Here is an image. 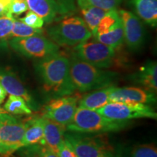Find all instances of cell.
Returning a JSON list of instances; mask_svg holds the SVG:
<instances>
[{"label": "cell", "mask_w": 157, "mask_h": 157, "mask_svg": "<svg viewBox=\"0 0 157 157\" xmlns=\"http://www.w3.org/2000/svg\"><path fill=\"white\" fill-rule=\"evenodd\" d=\"M124 157H157V149L154 144H140L133 147Z\"/></svg>", "instance_id": "cell-24"}, {"label": "cell", "mask_w": 157, "mask_h": 157, "mask_svg": "<svg viewBox=\"0 0 157 157\" xmlns=\"http://www.w3.org/2000/svg\"><path fill=\"white\" fill-rule=\"evenodd\" d=\"M0 84L10 95L23 98L29 107L33 106V100L26 88L14 73L0 68Z\"/></svg>", "instance_id": "cell-13"}, {"label": "cell", "mask_w": 157, "mask_h": 157, "mask_svg": "<svg viewBox=\"0 0 157 157\" xmlns=\"http://www.w3.org/2000/svg\"><path fill=\"white\" fill-rule=\"evenodd\" d=\"M89 5L105 11L117 10L122 0H86Z\"/></svg>", "instance_id": "cell-26"}, {"label": "cell", "mask_w": 157, "mask_h": 157, "mask_svg": "<svg viewBox=\"0 0 157 157\" xmlns=\"http://www.w3.org/2000/svg\"><path fill=\"white\" fill-rule=\"evenodd\" d=\"M9 44L13 50L27 58L42 59L58 53L59 46L42 35L13 38Z\"/></svg>", "instance_id": "cell-6"}, {"label": "cell", "mask_w": 157, "mask_h": 157, "mask_svg": "<svg viewBox=\"0 0 157 157\" xmlns=\"http://www.w3.org/2000/svg\"><path fill=\"white\" fill-rule=\"evenodd\" d=\"M25 2L29 10L42 17L45 23H51L58 14L54 0H25Z\"/></svg>", "instance_id": "cell-19"}, {"label": "cell", "mask_w": 157, "mask_h": 157, "mask_svg": "<svg viewBox=\"0 0 157 157\" xmlns=\"http://www.w3.org/2000/svg\"><path fill=\"white\" fill-rule=\"evenodd\" d=\"M135 14L152 27L157 25V0H129Z\"/></svg>", "instance_id": "cell-15"}, {"label": "cell", "mask_w": 157, "mask_h": 157, "mask_svg": "<svg viewBox=\"0 0 157 157\" xmlns=\"http://www.w3.org/2000/svg\"><path fill=\"white\" fill-rule=\"evenodd\" d=\"M7 112H6V111L4 109H2V108H1L0 107V114H1V113H6Z\"/></svg>", "instance_id": "cell-36"}, {"label": "cell", "mask_w": 157, "mask_h": 157, "mask_svg": "<svg viewBox=\"0 0 157 157\" xmlns=\"http://www.w3.org/2000/svg\"><path fill=\"white\" fill-rule=\"evenodd\" d=\"M44 118L41 116L25 121L27 127L23 137V147L37 144L46 145L44 139Z\"/></svg>", "instance_id": "cell-16"}, {"label": "cell", "mask_w": 157, "mask_h": 157, "mask_svg": "<svg viewBox=\"0 0 157 157\" xmlns=\"http://www.w3.org/2000/svg\"><path fill=\"white\" fill-rule=\"evenodd\" d=\"M109 103H140L147 105L156 103V93L134 87H116L110 93Z\"/></svg>", "instance_id": "cell-12"}, {"label": "cell", "mask_w": 157, "mask_h": 157, "mask_svg": "<svg viewBox=\"0 0 157 157\" xmlns=\"http://www.w3.org/2000/svg\"><path fill=\"white\" fill-rule=\"evenodd\" d=\"M113 85L93 90L79 98L78 107L90 110H97L109 103V97Z\"/></svg>", "instance_id": "cell-17"}, {"label": "cell", "mask_w": 157, "mask_h": 157, "mask_svg": "<svg viewBox=\"0 0 157 157\" xmlns=\"http://www.w3.org/2000/svg\"><path fill=\"white\" fill-rule=\"evenodd\" d=\"M28 10V6L25 1H12L6 9V15L10 17H13V15L18 16Z\"/></svg>", "instance_id": "cell-28"}, {"label": "cell", "mask_w": 157, "mask_h": 157, "mask_svg": "<svg viewBox=\"0 0 157 157\" xmlns=\"http://www.w3.org/2000/svg\"><path fill=\"white\" fill-rule=\"evenodd\" d=\"M78 100L72 95L56 98L43 108L42 117L66 127L73 119Z\"/></svg>", "instance_id": "cell-9"}, {"label": "cell", "mask_w": 157, "mask_h": 157, "mask_svg": "<svg viewBox=\"0 0 157 157\" xmlns=\"http://www.w3.org/2000/svg\"><path fill=\"white\" fill-rule=\"evenodd\" d=\"M50 40L58 46L74 47L91 38V31L82 17L71 16L63 19L47 30Z\"/></svg>", "instance_id": "cell-4"}, {"label": "cell", "mask_w": 157, "mask_h": 157, "mask_svg": "<svg viewBox=\"0 0 157 157\" xmlns=\"http://www.w3.org/2000/svg\"><path fill=\"white\" fill-rule=\"evenodd\" d=\"M18 20L25 25L35 29H42L44 23V20L42 17L31 10H29L24 17Z\"/></svg>", "instance_id": "cell-27"}, {"label": "cell", "mask_w": 157, "mask_h": 157, "mask_svg": "<svg viewBox=\"0 0 157 157\" xmlns=\"http://www.w3.org/2000/svg\"><path fill=\"white\" fill-rule=\"evenodd\" d=\"M5 15H6V9L3 6L0 5V16H2Z\"/></svg>", "instance_id": "cell-35"}, {"label": "cell", "mask_w": 157, "mask_h": 157, "mask_svg": "<svg viewBox=\"0 0 157 157\" xmlns=\"http://www.w3.org/2000/svg\"><path fill=\"white\" fill-rule=\"evenodd\" d=\"M131 78L145 90L156 93L157 90V64L156 61H148L140 70L132 75Z\"/></svg>", "instance_id": "cell-14"}, {"label": "cell", "mask_w": 157, "mask_h": 157, "mask_svg": "<svg viewBox=\"0 0 157 157\" xmlns=\"http://www.w3.org/2000/svg\"><path fill=\"white\" fill-rule=\"evenodd\" d=\"M57 154L59 157H78L69 144L65 140L59 146Z\"/></svg>", "instance_id": "cell-30"}, {"label": "cell", "mask_w": 157, "mask_h": 157, "mask_svg": "<svg viewBox=\"0 0 157 157\" xmlns=\"http://www.w3.org/2000/svg\"><path fill=\"white\" fill-rule=\"evenodd\" d=\"M40 157H59L58 155L54 151L49 148L48 146H44L42 147V151H41L40 154H39Z\"/></svg>", "instance_id": "cell-31"}, {"label": "cell", "mask_w": 157, "mask_h": 157, "mask_svg": "<svg viewBox=\"0 0 157 157\" xmlns=\"http://www.w3.org/2000/svg\"><path fill=\"white\" fill-rule=\"evenodd\" d=\"M12 153L7 149L6 147L4 146V144L2 142L1 139H0V155H6V156H10Z\"/></svg>", "instance_id": "cell-32"}, {"label": "cell", "mask_w": 157, "mask_h": 157, "mask_svg": "<svg viewBox=\"0 0 157 157\" xmlns=\"http://www.w3.org/2000/svg\"><path fill=\"white\" fill-rule=\"evenodd\" d=\"M94 38L95 40L103 43L104 44L108 45L114 50L120 47L124 42L123 25L121 17L117 24L109 31H108L105 34L95 36Z\"/></svg>", "instance_id": "cell-20"}, {"label": "cell", "mask_w": 157, "mask_h": 157, "mask_svg": "<svg viewBox=\"0 0 157 157\" xmlns=\"http://www.w3.org/2000/svg\"><path fill=\"white\" fill-rule=\"evenodd\" d=\"M75 1L76 0H54L58 7V14L65 15L75 11Z\"/></svg>", "instance_id": "cell-29"}, {"label": "cell", "mask_w": 157, "mask_h": 157, "mask_svg": "<svg viewBox=\"0 0 157 157\" xmlns=\"http://www.w3.org/2000/svg\"><path fill=\"white\" fill-rule=\"evenodd\" d=\"M66 127L44 118V139L49 148L57 153L60 145L64 140Z\"/></svg>", "instance_id": "cell-18"}, {"label": "cell", "mask_w": 157, "mask_h": 157, "mask_svg": "<svg viewBox=\"0 0 157 157\" xmlns=\"http://www.w3.org/2000/svg\"><path fill=\"white\" fill-rule=\"evenodd\" d=\"M129 124L130 122L127 120L111 119L94 110L78 107L66 129L70 132L81 133H105L118 132Z\"/></svg>", "instance_id": "cell-3"}, {"label": "cell", "mask_w": 157, "mask_h": 157, "mask_svg": "<svg viewBox=\"0 0 157 157\" xmlns=\"http://www.w3.org/2000/svg\"><path fill=\"white\" fill-rule=\"evenodd\" d=\"M14 17L5 15L0 16V42L10 36Z\"/></svg>", "instance_id": "cell-25"}, {"label": "cell", "mask_w": 157, "mask_h": 157, "mask_svg": "<svg viewBox=\"0 0 157 157\" xmlns=\"http://www.w3.org/2000/svg\"><path fill=\"white\" fill-rule=\"evenodd\" d=\"M70 60V76L75 90L81 93L113 85L118 74L88 63L73 53Z\"/></svg>", "instance_id": "cell-2"}, {"label": "cell", "mask_w": 157, "mask_h": 157, "mask_svg": "<svg viewBox=\"0 0 157 157\" xmlns=\"http://www.w3.org/2000/svg\"><path fill=\"white\" fill-rule=\"evenodd\" d=\"M12 1L13 0H0V5L3 6L5 9H7V7L12 2Z\"/></svg>", "instance_id": "cell-34"}, {"label": "cell", "mask_w": 157, "mask_h": 157, "mask_svg": "<svg viewBox=\"0 0 157 157\" xmlns=\"http://www.w3.org/2000/svg\"><path fill=\"white\" fill-rule=\"evenodd\" d=\"M104 117L114 120L140 118L156 119L157 113L150 105L140 103H109L95 110Z\"/></svg>", "instance_id": "cell-8"}, {"label": "cell", "mask_w": 157, "mask_h": 157, "mask_svg": "<svg viewBox=\"0 0 157 157\" xmlns=\"http://www.w3.org/2000/svg\"><path fill=\"white\" fill-rule=\"evenodd\" d=\"M6 112L14 115H29L32 111L23 98L10 95L4 105Z\"/></svg>", "instance_id": "cell-21"}, {"label": "cell", "mask_w": 157, "mask_h": 157, "mask_svg": "<svg viewBox=\"0 0 157 157\" xmlns=\"http://www.w3.org/2000/svg\"><path fill=\"white\" fill-rule=\"evenodd\" d=\"M42 29L32 28V27L25 25V23L21 22L19 20L14 19L13 29H12L10 36V37H13V38H15V37L23 38V37L34 36V35H42Z\"/></svg>", "instance_id": "cell-22"}, {"label": "cell", "mask_w": 157, "mask_h": 157, "mask_svg": "<svg viewBox=\"0 0 157 157\" xmlns=\"http://www.w3.org/2000/svg\"><path fill=\"white\" fill-rule=\"evenodd\" d=\"M74 54L95 67L108 68L113 65L115 50L97 40L88 39L76 45Z\"/></svg>", "instance_id": "cell-7"}, {"label": "cell", "mask_w": 157, "mask_h": 157, "mask_svg": "<svg viewBox=\"0 0 157 157\" xmlns=\"http://www.w3.org/2000/svg\"><path fill=\"white\" fill-rule=\"evenodd\" d=\"M7 92L4 89V87L0 84V105H2L5 101L6 97H7Z\"/></svg>", "instance_id": "cell-33"}, {"label": "cell", "mask_w": 157, "mask_h": 157, "mask_svg": "<svg viewBox=\"0 0 157 157\" xmlns=\"http://www.w3.org/2000/svg\"><path fill=\"white\" fill-rule=\"evenodd\" d=\"M119 20H120V16H119L117 10L107 11V13H105V15L101 19V22L98 24L96 32L93 35V36L107 33L117 24Z\"/></svg>", "instance_id": "cell-23"}, {"label": "cell", "mask_w": 157, "mask_h": 157, "mask_svg": "<svg viewBox=\"0 0 157 157\" xmlns=\"http://www.w3.org/2000/svg\"><path fill=\"white\" fill-rule=\"evenodd\" d=\"M10 156H6V155H0V157H9Z\"/></svg>", "instance_id": "cell-37"}, {"label": "cell", "mask_w": 157, "mask_h": 157, "mask_svg": "<svg viewBox=\"0 0 157 157\" xmlns=\"http://www.w3.org/2000/svg\"><path fill=\"white\" fill-rule=\"evenodd\" d=\"M35 68L44 90L56 98L73 95L75 88L70 76V60L58 53L39 59Z\"/></svg>", "instance_id": "cell-1"}, {"label": "cell", "mask_w": 157, "mask_h": 157, "mask_svg": "<svg viewBox=\"0 0 157 157\" xmlns=\"http://www.w3.org/2000/svg\"><path fill=\"white\" fill-rule=\"evenodd\" d=\"M26 127V121H22L7 113L0 114V139L11 153L23 147Z\"/></svg>", "instance_id": "cell-11"}, {"label": "cell", "mask_w": 157, "mask_h": 157, "mask_svg": "<svg viewBox=\"0 0 157 157\" xmlns=\"http://www.w3.org/2000/svg\"><path fill=\"white\" fill-rule=\"evenodd\" d=\"M64 140L69 144L78 157H119L115 148L101 135L65 132Z\"/></svg>", "instance_id": "cell-5"}, {"label": "cell", "mask_w": 157, "mask_h": 157, "mask_svg": "<svg viewBox=\"0 0 157 157\" xmlns=\"http://www.w3.org/2000/svg\"><path fill=\"white\" fill-rule=\"evenodd\" d=\"M124 30V40L129 50L137 52L146 42V31L142 21L132 12L126 10L118 11Z\"/></svg>", "instance_id": "cell-10"}]
</instances>
